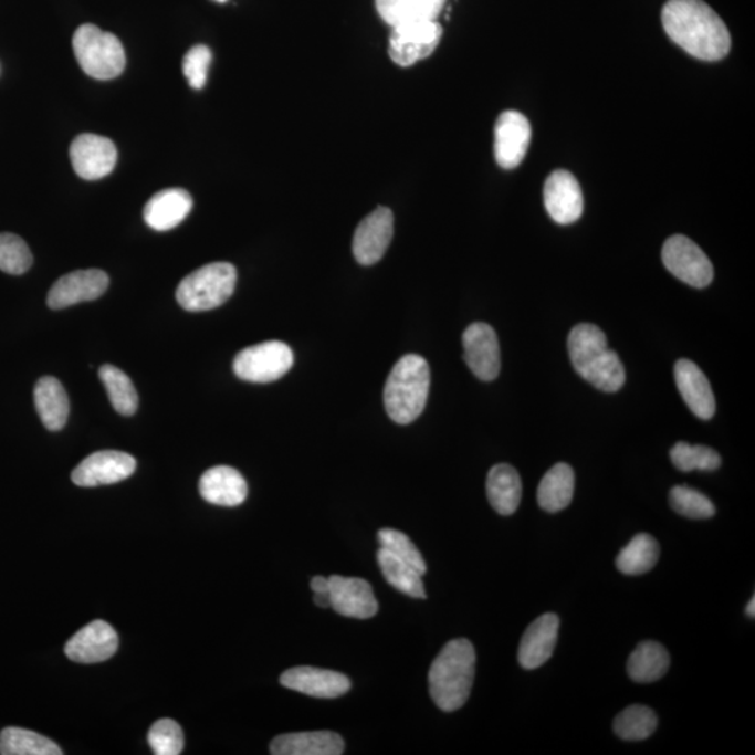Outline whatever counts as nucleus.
Returning <instances> with one entry per match:
<instances>
[{"label": "nucleus", "mask_w": 755, "mask_h": 755, "mask_svg": "<svg viewBox=\"0 0 755 755\" xmlns=\"http://www.w3.org/2000/svg\"><path fill=\"white\" fill-rule=\"evenodd\" d=\"M662 23L669 39L696 60L722 61L731 52L726 24L704 0H668Z\"/></svg>", "instance_id": "1"}, {"label": "nucleus", "mask_w": 755, "mask_h": 755, "mask_svg": "<svg viewBox=\"0 0 755 755\" xmlns=\"http://www.w3.org/2000/svg\"><path fill=\"white\" fill-rule=\"evenodd\" d=\"M476 672V651L473 643L458 638L442 648L431 664L430 695L440 710L453 712L466 704Z\"/></svg>", "instance_id": "2"}, {"label": "nucleus", "mask_w": 755, "mask_h": 755, "mask_svg": "<svg viewBox=\"0 0 755 755\" xmlns=\"http://www.w3.org/2000/svg\"><path fill=\"white\" fill-rule=\"evenodd\" d=\"M568 352L575 371L595 388L612 394L625 385V366L607 346L606 335L598 326H575L568 336Z\"/></svg>", "instance_id": "3"}, {"label": "nucleus", "mask_w": 755, "mask_h": 755, "mask_svg": "<svg viewBox=\"0 0 755 755\" xmlns=\"http://www.w3.org/2000/svg\"><path fill=\"white\" fill-rule=\"evenodd\" d=\"M431 373L429 363L417 354H408L395 364L384 390L387 413L398 424H410L422 413L429 399Z\"/></svg>", "instance_id": "4"}, {"label": "nucleus", "mask_w": 755, "mask_h": 755, "mask_svg": "<svg viewBox=\"0 0 755 755\" xmlns=\"http://www.w3.org/2000/svg\"><path fill=\"white\" fill-rule=\"evenodd\" d=\"M237 269L229 262L199 268L179 283L177 301L189 313L219 308L234 294Z\"/></svg>", "instance_id": "5"}, {"label": "nucleus", "mask_w": 755, "mask_h": 755, "mask_svg": "<svg viewBox=\"0 0 755 755\" xmlns=\"http://www.w3.org/2000/svg\"><path fill=\"white\" fill-rule=\"evenodd\" d=\"M78 65L90 77L111 81L124 72V45L114 34L105 33L94 24H83L72 40Z\"/></svg>", "instance_id": "6"}, {"label": "nucleus", "mask_w": 755, "mask_h": 755, "mask_svg": "<svg viewBox=\"0 0 755 755\" xmlns=\"http://www.w3.org/2000/svg\"><path fill=\"white\" fill-rule=\"evenodd\" d=\"M294 364V354L286 343L272 340L244 348L237 354L234 373L242 381L269 384L284 377Z\"/></svg>", "instance_id": "7"}, {"label": "nucleus", "mask_w": 755, "mask_h": 755, "mask_svg": "<svg viewBox=\"0 0 755 755\" xmlns=\"http://www.w3.org/2000/svg\"><path fill=\"white\" fill-rule=\"evenodd\" d=\"M664 266L689 286L704 289L714 280V266L705 252L684 235H673L662 250Z\"/></svg>", "instance_id": "8"}, {"label": "nucleus", "mask_w": 755, "mask_h": 755, "mask_svg": "<svg viewBox=\"0 0 755 755\" xmlns=\"http://www.w3.org/2000/svg\"><path fill=\"white\" fill-rule=\"evenodd\" d=\"M443 30L438 21H419L392 28L389 56L396 65L409 67L434 54Z\"/></svg>", "instance_id": "9"}, {"label": "nucleus", "mask_w": 755, "mask_h": 755, "mask_svg": "<svg viewBox=\"0 0 755 755\" xmlns=\"http://www.w3.org/2000/svg\"><path fill=\"white\" fill-rule=\"evenodd\" d=\"M392 210L379 206L358 224L353 239V253L363 266L378 263L387 253L394 239Z\"/></svg>", "instance_id": "10"}, {"label": "nucleus", "mask_w": 755, "mask_h": 755, "mask_svg": "<svg viewBox=\"0 0 755 755\" xmlns=\"http://www.w3.org/2000/svg\"><path fill=\"white\" fill-rule=\"evenodd\" d=\"M464 361L482 381H494L501 371V352L497 334L484 322H476L464 331Z\"/></svg>", "instance_id": "11"}, {"label": "nucleus", "mask_w": 755, "mask_h": 755, "mask_svg": "<svg viewBox=\"0 0 755 755\" xmlns=\"http://www.w3.org/2000/svg\"><path fill=\"white\" fill-rule=\"evenodd\" d=\"M532 139V126L524 114L505 111L494 128V156L504 170H514L526 156Z\"/></svg>", "instance_id": "12"}, {"label": "nucleus", "mask_w": 755, "mask_h": 755, "mask_svg": "<svg viewBox=\"0 0 755 755\" xmlns=\"http://www.w3.org/2000/svg\"><path fill=\"white\" fill-rule=\"evenodd\" d=\"M71 160L78 177L96 181L113 172L118 151L108 137L84 134L72 141Z\"/></svg>", "instance_id": "13"}, {"label": "nucleus", "mask_w": 755, "mask_h": 755, "mask_svg": "<svg viewBox=\"0 0 755 755\" xmlns=\"http://www.w3.org/2000/svg\"><path fill=\"white\" fill-rule=\"evenodd\" d=\"M135 470L136 461L129 453L102 451L87 457L73 470L72 482L78 487H98L124 482Z\"/></svg>", "instance_id": "14"}, {"label": "nucleus", "mask_w": 755, "mask_h": 755, "mask_svg": "<svg viewBox=\"0 0 755 755\" xmlns=\"http://www.w3.org/2000/svg\"><path fill=\"white\" fill-rule=\"evenodd\" d=\"M108 274L98 269L76 271L56 280L51 287L46 304L51 310H63L67 306L94 301L107 292Z\"/></svg>", "instance_id": "15"}, {"label": "nucleus", "mask_w": 755, "mask_h": 755, "mask_svg": "<svg viewBox=\"0 0 755 755\" xmlns=\"http://www.w3.org/2000/svg\"><path fill=\"white\" fill-rule=\"evenodd\" d=\"M329 579L331 607L350 619H371L379 610L373 586L361 578L334 575Z\"/></svg>", "instance_id": "16"}, {"label": "nucleus", "mask_w": 755, "mask_h": 755, "mask_svg": "<svg viewBox=\"0 0 755 755\" xmlns=\"http://www.w3.org/2000/svg\"><path fill=\"white\" fill-rule=\"evenodd\" d=\"M547 213L558 224H573L584 213V195L578 179L572 172L557 170L545 185Z\"/></svg>", "instance_id": "17"}, {"label": "nucleus", "mask_w": 755, "mask_h": 755, "mask_svg": "<svg viewBox=\"0 0 755 755\" xmlns=\"http://www.w3.org/2000/svg\"><path fill=\"white\" fill-rule=\"evenodd\" d=\"M118 633L103 620L90 622L65 646L66 657L77 663H98L118 651Z\"/></svg>", "instance_id": "18"}, {"label": "nucleus", "mask_w": 755, "mask_h": 755, "mask_svg": "<svg viewBox=\"0 0 755 755\" xmlns=\"http://www.w3.org/2000/svg\"><path fill=\"white\" fill-rule=\"evenodd\" d=\"M280 683L289 690L316 699H336L352 689V681L347 675L311 667L286 670L280 678Z\"/></svg>", "instance_id": "19"}, {"label": "nucleus", "mask_w": 755, "mask_h": 755, "mask_svg": "<svg viewBox=\"0 0 755 755\" xmlns=\"http://www.w3.org/2000/svg\"><path fill=\"white\" fill-rule=\"evenodd\" d=\"M559 619L546 612L526 628L522 637L517 660L521 667L533 670L543 667L553 657L558 641Z\"/></svg>", "instance_id": "20"}, {"label": "nucleus", "mask_w": 755, "mask_h": 755, "mask_svg": "<svg viewBox=\"0 0 755 755\" xmlns=\"http://www.w3.org/2000/svg\"><path fill=\"white\" fill-rule=\"evenodd\" d=\"M674 379L690 410L701 420L712 419L716 410L715 395L700 367L690 360H679L674 366Z\"/></svg>", "instance_id": "21"}, {"label": "nucleus", "mask_w": 755, "mask_h": 755, "mask_svg": "<svg viewBox=\"0 0 755 755\" xmlns=\"http://www.w3.org/2000/svg\"><path fill=\"white\" fill-rule=\"evenodd\" d=\"M191 193L181 188L164 189L146 203L144 218L146 224L156 231H168L181 224L191 213Z\"/></svg>", "instance_id": "22"}, {"label": "nucleus", "mask_w": 755, "mask_h": 755, "mask_svg": "<svg viewBox=\"0 0 755 755\" xmlns=\"http://www.w3.org/2000/svg\"><path fill=\"white\" fill-rule=\"evenodd\" d=\"M199 493L210 504L237 506L247 500L248 484L239 470L230 466H216L209 469L200 478Z\"/></svg>", "instance_id": "23"}, {"label": "nucleus", "mask_w": 755, "mask_h": 755, "mask_svg": "<svg viewBox=\"0 0 755 755\" xmlns=\"http://www.w3.org/2000/svg\"><path fill=\"white\" fill-rule=\"evenodd\" d=\"M345 753V741L335 732L287 733L274 737L271 743L273 755H340Z\"/></svg>", "instance_id": "24"}, {"label": "nucleus", "mask_w": 755, "mask_h": 755, "mask_svg": "<svg viewBox=\"0 0 755 755\" xmlns=\"http://www.w3.org/2000/svg\"><path fill=\"white\" fill-rule=\"evenodd\" d=\"M34 402L42 424L46 430L61 431L66 426L69 398L65 388L54 377H42L35 385Z\"/></svg>", "instance_id": "25"}, {"label": "nucleus", "mask_w": 755, "mask_h": 755, "mask_svg": "<svg viewBox=\"0 0 755 755\" xmlns=\"http://www.w3.org/2000/svg\"><path fill=\"white\" fill-rule=\"evenodd\" d=\"M487 497L500 515H512L522 500V480L511 464H495L487 476Z\"/></svg>", "instance_id": "26"}, {"label": "nucleus", "mask_w": 755, "mask_h": 755, "mask_svg": "<svg viewBox=\"0 0 755 755\" xmlns=\"http://www.w3.org/2000/svg\"><path fill=\"white\" fill-rule=\"evenodd\" d=\"M447 0H375L377 10L390 28L419 21H437Z\"/></svg>", "instance_id": "27"}, {"label": "nucleus", "mask_w": 755, "mask_h": 755, "mask_svg": "<svg viewBox=\"0 0 755 755\" xmlns=\"http://www.w3.org/2000/svg\"><path fill=\"white\" fill-rule=\"evenodd\" d=\"M575 489L574 470L567 463H557L545 474L537 489V503L542 510L556 514L572 504Z\"/></svg>", "instance_id": "28"}, {"label": "nucleus", "mask_w": 755, "mask_h": 755, "mask_svg": "<svg viewBox=\"0 0 755 755\" xmlns=\"http://www.w3.org/2000/svg\"><path fill=\"white\" fill-rule=\"evenodd\" d=\"M670 657L662 643L654 641L641 642L627 663V672L637 683H653L668 673Z\"/></svg>", "instance_id": "29"}, {"label": "nucleus", "mask_w": 755, "mask_h": 755, "mask_svg": "<svg viewBox=\"0 0 755 755\" xmlns=\"http://www.w3.org/2000/svg\"><path fill=\"white\" fill-rule=\"evenodd\" d=\"M660 556L657 538L647 533L633 536L616 558L617 568L626 575H642L651 572Z\"/></svg>", "instance_id": "30"}, {"label": "nucleus", "mask_w": 755, "mask_h": 755, "mask_svg": "<svg viewBox=\"0 0 755 755\" xmlns=\"http://www.w3.org/2000/svg\"><path fill=\"white\" fill-rule=\"evenodd\" d=\"M377 558L388 584L392 585L399 593L411 596V598L426 599L422 574L411 567L410 564L403 562V559L392 556L382 547L379 548Z\"/></svg>", "instance_id": "31"}, {"label": "nucleus", "mask_w": 755, "mask_h": 755, "mask_svg": "<svg viewBox=\"0 0 755 755\" xmlns=\"http://www.w3.org/2000/svg\"><path fill=\"white\" fill-rule=\"evenodd\" d=\"M2 755H62L63 752L51 738L21 727H7L0 733Z\"/></svg>", "instance_id": "32"}, {"label": "nucleus", "mask_w": 755, "mask_h": 755, "mask_svg": "<svg viewBox=\"0 0 755 755\" xmlns=\"http://www.w3.org/2000/svg\"><path fill=\"white\" fill-rule=\"evenodd\" d=\"M98 375L114 409L119 415L134 416L139 406V396L128 375L109 364L99 368Z\"/></svg>", "instance_id": "33"}, {"label": "nucleus", "mask_w": 755, "mask_h": 755, "mask_svg": "<svg viewBox=\"0 0 755 755\" xmlns=\"http://www.w3.org/2000/svg\"><path fill=\"white\" fill-rule=\"evenodd\" d=\"M658 727V716L646 705H631L616 716L612 728L622 741L640 742L651 737Z\"/></svg>", "instance_id": "34"}, {"label": "nucleus", "mask_w": 755, "mask_h": 755, "mask_svg": "<svg viewBox=\"0 0 755 755\" xmlns=\"http://www.w3.org/2000/svg\"><path fill=\"white\" fill-rule=\"evenodd\" d=\"M670 459L680 472H714L721 466V457L715 450L704 445H690L688 442H678L670 451Z\"/></svg>", "instance_id": "35"}, {"label": "nucleus", "mask_w": 755, "mask_h": 755, "mask_svg": "<svg viewBox=\"0 0 755 755\" xmlns=\"http://www.w3.org/2000/svg\"><path fill=\"white\" fill-rule=\"evenodd\" d=\"M670 506L679 515L690 517V520H707L715 515L714 503L706 495L685 485H675L670 490Z\"/></svg>", "instance_id": "36"}, {"label": "nucleus", "mask_w": 755, "mask_h": 755, "mask_svg": "<svg viewBox=\"0 0 755 755\" xmlns=\"http://www.w3.org/2000/svg\"><path fill=\"white\" fill-rule=\"evenodd\" d=\"M33 265V255L19 235L0 232V271L20 276Z\"/></svg>", "instance_id": "37"}, {"label": "nucleus", "mask_w": 755, "mask_h": 755, "mask_svg": "<svg viewBox=\"0 0 755 755\" xmlns=\"http://www.w3.org/2000/svg\"><path fill=\"white\" fill-rule=\"evenodd\" d=\"M378 542L385 550L395 557L403 559V562L410 564L420 574L424 575L427 573L424 558H422L419 548L415 546V543L405 533L395 529H381L378 532Z\"/></svg>", "instance_id": "38"}, {"label": "nucleus", "mask_w": 755, "mask_h": 755, "mask_svg": "<svg viewBox=\"0 0 755 755\" xmlns=\"http://www.w3.org/2000/svg\"><path fill=\"white\" fill-rule=\"evenodd\" d=\"M149 744L156 755H178L183 749V732L172 720H160L150 727Z\"/></svg>", "instance_id": "39"}, {"label": "nucleus", "mask_w": 755, "mask_h": 755, "mask_svg": "<svg viewBox=\"0 0 755 755\" xmlns=\"http://www.w3.org/2000/svg\"><path fill=\"white\" fill-rule=\"evenodd\" d=\"M211 60H213V55H211L209 46L206 45H195L183 56V75L188 78L192 88L200 90L205 87L206 81H208Z\"/></svg>", "instance_id": "40"}, {"label": "nucleus", "mask_w": 755, "mask_h": 755, "mask_svg": "<svg viewBox=\"0 0 755 755\" xmlns=\"http://www.w3.org/2000/svg\"><path fill=\"white\" fill-rule=\"evenodd\" d=\"M311 589L314 594H327L329 593V579L324 577H315L311 580Z\"/></svg>", "instance_id": "41"}, {"label": "nucleus", "mask_w": 755, "mask_h": 755, "mask_svg": "<svg viewBox=\"0 0 755 755\" xmlns=\"http://www.w3.org/2000/svg\"><path fill=\"white\" fill-rule=\"evenodd\" d=\"M314 600H315L316 606L331 607L329 593H327V594H315Z\"/></svg>", "instance_id": "42"}, {"label": "nucleus", "mask_w": 755, "mask_h": 755, "mask_svg": "<svg viewBox=\"0 0 755 755\" xmlns=\"http://www.w3.org/2000/svg\"><path fill=\"white\" fill-rule=\"evenodd\" d=\"M746 612H747L748 617H752V619H754V615H755V599L754 598L752 600H749V604L747 605Z\"/></svg>", "instance_id": "43"}, {"label": "nucleus", "mask_w": 755, "mask_h": 755, "mask_svg": "<svg viewBox=\"0 0 755 755\" xmlns=\"http://www.w3.org/2000/svg\"><path fill=\"white\" fill-rule=\"evenodd\" d=\"M214 2H219V3H226V2H227V0H214Z\"/></svg>", "instance_id": "44"}]
</instances>
